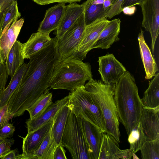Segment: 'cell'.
I'll use <instances>...</instances> for the list:
<instances>
[{
	"label": "cell",
	"mask_w": 159,
	"mask_h": 159,
	"mask_svg": "<svg viewBox=\"0 0 159 159\" xmlns=\"http://www.w3.org/2000/svg\"><path fill=\"white\" fill-rule=\"evenodd\" d=\"M57 41L56 37L52 38L44 48L30 57L26 70L8 103L11 120L22 115L49 89L54 67L59 59Z\"/></svg>",
	"instance_id": "obj_1"
},
{
	"label": "cell",
	"mask_w": 159,
	"mask_h": 159,
	"mask_svg": "<svg viewBox=\"0 0 159 159\" xmlns=\"http://www.w3.org/2000/svg\"><path fill=\"white\" fill-rule=\"evenodd\" d=\"M114 98L119 121L128 135L140 122L143 107L134 79L128 71L115 84Z\"/></svg>",
	"instance_id": "obj_2"
},
{
	"label": "cell",
	"mask_w": 159,
	"mask_h": 159,
	"mask_svg": "<svg viewBox=\"0 0 159 159\" xmlns=\"http://www.w3.org/2000/svg\"><path fill=\"white\" fill-rule=\"evenodd\" d=\"M92 79L91 66L89 63L71 57L59 59L54 67L48 89L71 91L84 86L87 80Z\"/></svg>",
	"instance_id": "obj_3"
},
{
	"label": "cell",
	"mask_w": 159,
	"mask_h": 159,
	"mask_svg": "<svg viewBox=\"0 0 159 159\" xmlns=\"http://www.w3.org/2000/svg\"><path fill=\"white\" fill-rule=\"evenodd\" d=\"M115 84H107L93 79L84 85L98 104L105 124V133L120 142L119 120L114 98Z\"/></svg>",
	"instance_id": "obj_4"
},
{
	"label": "cell",
	"mask_w": 159,
	"mask_h": 159,
	"mask_svg": "<svg viewBox=\"0 0 159 159\" xmlns=\"http://www.w3.org/2000/svg\"><path fill=\"white\" fill-rule=\"evenodd\" d=\"M68 95L70 111L76 117L89 122L105 133V121L101 109L84 85L71 91Z\"/></svg>",
	"instance_id": "obj_5"
},
{
	"label": "cell",
	"mask_w": 159,
	"mask_h": 159,
	"mask_svg": "<svg viewBox=\"0 0 159 159\" xmlns=\"http://www.w3.org/2000/svg\"><path fill=\"white\" fill-rule=\"evenodd\" d=\"M61 144L73 159H93L82 125L81 118L70 111L62 136Z\"/></svg>",
	"instance_id": "obj_6"
},
{
	"label": "cell",
	"mask_w": 159,
	"mask_h": 159,
	"mask_svg": "<svg viewBox=\"0 0 159 159\" xmlns=\"http://www.w3.org/2000/svg\"><path fill=\"white\" fill-rule=\"evenodd\" d=\"M86 25L83 13L61 38L57 39V52L59 59L72 58L75 55Z\"/></svg>",
	"instance_id": "obj_7"
},
{
	"label": "cell",
	"mask_w": 159,
	"mask_h": 159,
	"mask_svg": "<svg viewBox=\"0 0 159 159\" xmlns=\"http://www.w3.org/2000/svg\"><path fill=\"white\" fill-rule=\"evenodd\" d=\"M139 6L143 16L142 26L150 33L153 53L159 33V0H143Z\"/></svg>",
	"instance_id": "obj_8"
},
{
	"label": "cell",
	"mask_w": 159,
	"mask_h": 159,
	"mask_svg": "<svg viewBox=\"0 0 159 159\" xmlns=\"http://www.w3.org/2000/svg\"><path fill=\"white\" fill-rule=\"evenodd\" d=\"M110 20L106 18L96 20L86 25L78 46L77 52L73 58L82 61L91 49L100 34Z\"/></svg>",
	"instance_id": "obj_9"
},
{
	"label": "cell",
	"mask_w": 159,
	"mask_h": 159,
	"mask_svg": "<svg viewBox=\"0 0 159 159\" xmlns=\"http://www.w3.org/2000/svg\"><path fill=\"white\" fill-rule=\"evenodd\" d=\"M98 62L102 80L106 84H116L127 71L112 53L99 57Z\"/></svg>",
	"instance_id": "obj_10"
},
{
	"label": "cell",
	"mask_w": 159,
	"mask_h": 159,
	"mask_svg": "<svg viewBox=\"0 0 159 159\" xmlns=\"http://www.w3.org/2000/svg\"><path fill=\"white\" fill-rule=\"evenodd\" d=\"M54 117L38 129L28 132L23 139L22 153L16 156L17 159H33L34 153L39 147L51 129Z\"/></svg>",
	"instance_id": "obj_11"
},
{
	"label": "cell",
	"mask_w": 159,
	"mask_h": 159,
	"mask_svg": "<svg viewBox=\"0 0 159 159\" xmlns=\"http://www.w3.org/2000/svg\"><path fill=\"white\" fill-rule=\"evenodd\" d=\"M140 122L147 140L159 137V106L153 108L143 106Z\"/></svg>",
	"instance_id": "obj_12"
},
{
	"label": "cell",
	"mask_w": 159,
	"mask_h": 159,
	"mask_svg": "<svg viewBox=\"0 0 159 159\" xmlns=\"http://www.w3.org/2000/svg\"><path fill=\"white\" fill-rule=\"evenodd\" d=\"M68 102L58 111L54 117V122L51 130L50 155L51 159H53L56 148L61 144L63 131L70 111Z\"/></svg>",
	"instance_id": "obj_13"
},
{
	"label": "cell",
	"mask_w": 159,
	"mask_h": 159,
	"mask_svg": "<svg viewBox=\"0 0 159 159\" xmlns=\"http://www.w3.org/2000/svg\"><path fill=\"white\" fill-rule=\"evenodd\" d=\"M120 23L119 18L110 20L100 34L91 49L96 48L107 49L114 43L119 40L118 36L120 30Z\"/></svg>",
	"instance_id": "obj_14"
},
{
	"label": "cell",
	"mask_w": 159,
	"mask_h": 159,
	"mask_svg": "<svg viewBox=\"0 0 159 159\" xmlns=\"http://www.w3.org/2000/svg\"><path fill=\"white\" fill-rule=\"evenodd\" d=\"M68 95L52 103L39 116L26 122L28 132L34 131L53 118L58 111L67 104L69 101Z\"/></svg>",
	"instance_id": "obj_15"
},
{
	"label": "cell",
	"mask_w": 159,
	"mask_h": 159,
	"mask_svg": "<svg viewBox=\"0 0 159 159\" xmlns=\"http://www.w3.org/2000/svg\"><path fill=\"white\" fill-rule=\"evenodd\" d=\"M83 5L76 3L65 5L61 22L56 30L57 39L61 38L67 30L84 13Z\"/></svg>",
	"instance_id": "obj_16"
},
{
	"label": "cell",
	"mask_w": 159,
	"mask_h": 159,
	"mask_svg": "<svg viewBox=\"0 0 159 159\" xmlns=\"http://www.w3.org/2000/svg\"><path fill=\"white\" fill-rule=\"evenodd\" d=\"M65 5L58 3L47 10L37 31L50 34L56 30L62 18Z\"/></svg>",
	"instance_id": "obj_17"
},
{
	"label": "cell",
	"mask_w": 159,
	"mask_h": 159,
	"mask_svg": "<svg viewBox=\"0 0 159 159\" xmlns=\"http://www.w3.org/2000/svg\"><path fill=\"white\" fill-rule=\"evenodd\" d=\"M144 32L141 29L138 39L141 57L146 73L145 78L146 80H149L155 75L158 69L150 50L145 42Z\"/></svg>",
	"instance_id": "obj_18"
},
{
	"label": "cell",
	"mask_w": 159,
	"mask_h": 159,
	"mask_svg": "<svg viewBox=\"0 0 159 159\" xmlns=\"http://www.w3.org/2000/svg\"><path fill=\"white\" fill-rule=\"evenodd\" d=\"M24 19L21 18L12 23L0 37V48L2 61L5 63L8 53L15 42L23 26Z\"/></svg>",
	"instance_id": "obj_19"
},
{
	"label": "cell",
	"mask_w": 159,
	"mask_h": 159,
	"mask_svg": "<svg viewBox=\"0 0 159 159\" xmlns=\"http://www.w3.org/2000/svg\"><path fill=\"white\" fill-rule=\"evenodd\" d=\"M81 121L84 132L91 151L93 159H98L103 133L89 122L82 118Z\"/></svg>",
	"instance_id": "obj_20"
},
{
	"label": "cell",
	"mask_w": 159,
	"mask_h": 159,
	"mask_svg": "<svg viewBox=\"0 0 159 159\" xmlns=\"http://www.w3.org/2000/svg\"><path fill=\"white\" fill-rule=\"evenodd\" d=\"M49 34L39 31L32 34L28 40L22 43L24 59H29L31 55L44 48L52 39Z\"/></svg>",
	"instance_id": "obj_21"
},
{
	"label": "cell",
	"mask_w": 159,
	"mask_h": 159,
	"mask_svg": "<svg viewBox=\"0 0 159 159\" xmlns=\"http://www.w3.org/2000/svg\"><path fill=\"white\" fill-rule=\"evenodd\" d=\"M8 75L12 77L24 64L22 43L16 40L11 48L5 63Z\"/></svg>",
	"instance_id": "obj_22"
},
{
	"label": "cell",
	"mask_w": 159,
	"mask_h": 159,
	"mask_svg": "<svg viewBox=\"0 0 159 159\" xmlns=\"http://www.w3.org/2000/svg\"><path fill=\"white\" fill-rule=\"evenodd\" d=\"M103 2L104 0H87L82 3L86 25L97 20L106 18L107 12L103 8Z\"/></svg>",
	"instance_id": "obj_23"
},
{
	"label": "cell",
	"mask_w": 159,
	"mask_h": 159,
	"mask_svg": "<svg viewBox=\"0 0 159 159\" xmlns=\"http://www.w3.org/2000/svg\"><path fill=\"white\" fill-rule=\"evenodd\" d=\"M118 143L110 134L103 133L98 159H117L121 150Z\"/></svg>",
	"instance_id": "obj_24"
},
{
	"label": "cell",
	"mask_w": 159,
	"mask_h": 159,
	"mask_svg": "<svg viewBox=\"0 0 159 159\" xmlns=\"http://www.w3.org/2000/svg\"><path fill=\"white\" fill-rule=\"evenodd\" d=\"M143 106L153 108L159 106V73L149 81L148 89L141 99Z\"/></svg>",
	"instance_id": "obj_25"
},
{
	"label": "cell",
	"mask_w": 159,
	"mask_h": 159,
	"mask_svg": "<svg viewBox=\"0 0 159 159\" xmlns=\"http://www.w3.org/2000/svg\"><path fill=\"white\" fill-rule=\"evenodd\" d=\"M27 67V63H24L11 77L7 87L0 93V107L8 103L10 98L19 86Z\"/></svg>",
	"instance_id": "obj_26"
},
{
	"label": "cell",
	"mask_w": 159,
	"mask_h": 159,
	"mask_svg": "<svg viewBox=\"0 0 159 159\" xmlns=\"http://www.w3.org/2000/svg\"><path fill=\"white\" fill-rule=\"evenodd\" d=\"M16 1L14 2L2 14L0 21V36L9 28L11 25L20 17Z\"/></svg>",
	"instance_id": "obj_27"
},
{
	"label": "cell",
	"mask_w": 159,
	"mask_h": 159,
	"mask_svg": "<svg viewBox=\"0 0 159 159\" xmlns=\"http://www.w3.org/2000/svg\"><path fill=\"white\" fill-rule=\"evenodd\" d=\"M52 94L47 90L27 110L30 115L29 119L35 118L40 116L52 103Z\"/></svg>",
	"instance_id": "obj_28"
},
{
	"label": "cell",
	"mask_w": 159,
	"mask_h": 159,
	"mask_svg": "<svg viewBox=\"0 0 159 159\" xmlns=\"http://www.w3.org/2000/svg\"><path fill=\"white\" fill-rule=\"evenodd\" d=\"M128 135V142L130 149L134 153L140 150L147 141L140 122L135 125Z\"/></svg>",
	"instance_id": "obj_29"
},
{
	"label": "cell",
	"mask_w": 159,
	"mask_h": 159,
	"mask_svg": "<svg viewBox=\"0 0 159 159\" xmlns=\"http://www.w3.org/2000/svg\"><path fill=\"white\" fill-rule=\"evenodd\" d=\"M140 150L143 159H159V137L154 140H147Z\"/></svg>",
	"instance_id": "obj_30"
},
{
	"label": "cell",
	"mask_w": 159,
	"mask_h": 159,
	"mask_svg": "<svg viewBox=\"0 0 159 159\" xmlns=\"http://www.w3.org/2000/svg\"><path fill=\"white\" fill-rule=\"evenodd\" d=\"M51 130L46 136L39 147L34 153L33 159H50L49 152Z\"/></svg>",
	"instance_id": "obj_31"
},
{
	"label": "cell",
	"mask_w": 159,
	"mask_h": 159,
	"mask_svg": "<svg viewBox=\"0 0 159 159\" xmlns=\"http://www.w3.org/2000/svg\"><path fill=\"white\" fill-rule=\"evenodd\" d=\"M124 0H116L107 12L105 18L111 19L114 16L120 14L123 11L121 6Z\"/></svg>",
	"instance_id": "obj_32"
},
{
	"label": "cell",
	"mask_w": 159,
	"mask_h": 159,
	"mask_svg": "<svg viewBox=\"0 0 159 159\" xmlns=\"http://www.w3.org/2000/svg\"><path fill=\"white\" fill-rule=\"evenodd\" d=\"M8 76L5 63L2 62L0 63V93L5 88Z\"/></svg>",
	"instance_id": "obj_33"
},
{
	"label": "cell",
	"mask_w": 159,
	"mask_h": 159,
	"mask_svg": "<svg viewBox=\"0 0 159 159\" xmlns=\"http://www.w3.org/2000/svg\"><path fill=\"white\" fill-rule=\"evenodd\" d=\"M12 138L5 139L0 143V158L9 152L11 148L14 143Z\"/></svg>",
	"instance_id": "obj_34"
},
{
	"label": "cell",
	"mask_w": 159,
	"mask_h": 159,
	"mask_svg": "<svg viewBox=\"0 0 159 159\" xmlns=\"http://www.w3.org/2000/svg\"><path fill=\"white\" fill-rule=\"evenodd\" d=\"M15 127L13 125L8 123L0 128V139H5L11 137L15 131Z\"/></svg>",
	"instance_id": "obj_35"
},
{
	"label": "cell",
	"mask_w": 159,
	"mask_h": 159,
	"mask_svg": "<svg viewBox=\"0 0 159 159\" xmlns=\"http://www.w3.org/2000/svg\"><path fill=\"white\" fill-rule=\"evenodd\" d=\"M10 120L7 103L0 107V128L9 123Z\"/></svg>",
	"instance_id": "obj_36"
},
{
	"label": "cell",
	"mask_w": 159,
	"mask_h": 159,
	"mask_svg": "<svg viewBox=\"0 0 159 159\" xmlns=\"http://www.w3.org/2000/svg\"><path fill=\"white\" fill-rule=\"evenodd\" d=\"M33 1L38 4L43 5L55 2L64 4L67 3H76L80 2L82 0H33Z\"/></svg>",
	"instance_id": "obj_37"
},
{
	"label": "cell",
	"mask_w": 159,
	"mask_h": 159,
	"mask_svg": "<svg viewBox=\"0 0 159 159\" xmlns=\"http://www.w3.org/2000/svg\"><path fill=\"white\" fill-rule=\"evenodd\" d=\"M66 151L61 144L58 145L56 148L53 156V159H67Z\"/></svg>",
	"instance_id": "obj_38"
},
{
	"label": "cell",
	"mask_w": 159,
	"mask_h": 159,
	"mask_svg": "<svg viewBox=\"0 0 159 159\" xmlns=\"http://www.w3.org/2000/svg\"><path fill=\"white\" fill-rule=\"evenodd\" d=\"M16 0H0V21L5 10Z\"/></svg>",
	"instance_id": "obj_39"
},
{
	"label": "cell",
	"mask_w": 159,
	"mask_h": 159,
	"mask_svg": "<svg viewBox=\"0 0 159 159\" xmlns=\"http://www.w3.org/2000/svg\"><path fill=\"white\" fill-rule=\"evenodd\" d=\"M133 152L130 149L121 150L118 157V159H131Z\"/></svg>",
	"instance_id": "obj_40"
},
{
	"label": "cell",
	"mask_w": 159,
	"mask_h": 159,
	"mask_svg": "<svg viewBox=\"0 0 159 159\" xmlns=\"http://www.w3.org/2000/svg\"><path fill=\"white\" fill-rule=\"evenodd\" d=\"M143 0H124L121 6L123 8L126 7H130L136 5H139Z\"/></svg>",
	"instance_id": "obj_41"
},
{
	"label": "cell",
	"mask_w": 159,
	"mask_h": 159,
	"mask_svg": "<svg viewBox=\"0 0 159 159\" xmlns=\"http://www.w3.org/2000/svg\"><path fill=\"white\" fill-rule=\"evenodd\" d=\"M18 150L17 149L14 150H10L6 155H4L1 159H17L16 155L17 152Z\"/></svg>",
	"instance_id": "obj_42"
},
{
	"label": "cell",
	"mask_w": 159,
	"mask_h": 159,
	"mask_svg": "<svg viewBox=\"0 0 159 159\" xmlns=\"http://www.w3.org/2000/svg\"><path fill=\"white\" fill-rule=\"evenodd\" d=\"M136 8L135 6L130 7H126L123 8V13L126 15L131 16L135 12Z\"/></svg>",
	"instance_id": "obj_43"
},
{
	"label": "cell",
	"mask_w": 159,
	"mask_h": 159,
	"mask_svg": "<svg viewBox=\"0 0 159 159\" xmlns=\"http://www.w3.org/2000/svg\"><path fill=\"white\" fill-rule=\"evenodd\" d=\"M116 0H104L103 8L107 13Z\"/></svg>",
	"instance_id": "obj_44"
},
{
	"label": "cell",
	"mask_w": 159,
	"mask_h": 159,
	"mask_svg": "<svg viewBox=\"0 0 159 159\" xmlns=\"http://www.w3.org/2000/svg\"><path fill=\"white\" fill-rule=\"evenodd\" d=\"M133 159H139V158L137 157V156L135 154V153H133V156H132Z\"/></svg>",
	"instance_id": "obj_45"
},
{
	"label": "cell",
	"mask_w": 159,
	"mask_h": 159,
	"mask_svg": "<svg viewBox=\"0 0 159 159\" xmlns=\"http://www.w3.org/2000/svg\"><path fill=\"white\" fill-rule=\"evenodd\" d=\"M2 62L3 61H2V58H1V49H0V63H1V62Z\"/></svg>",
	"instance_id": "obj_46"
},
{
	"label": "cell",
	"mask_w": 159,
	"mask_h": 159,
	"mask_svg": "<svg viewBox=\"0 0 159 159\" xmlns=\"http://www.w3.org/2000/svg\"><path fill=\"white\" fill-rule=\"evenodd\" d=\"M5 139H0V143L3 140Z\"/></svg>",
	"instance_id": "obj_47"
}]
</instances>
